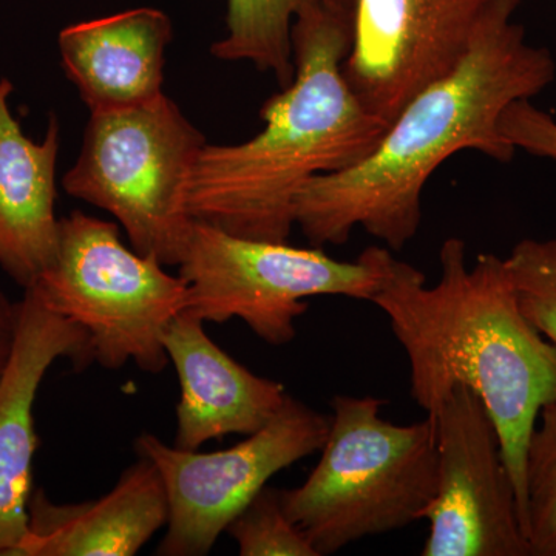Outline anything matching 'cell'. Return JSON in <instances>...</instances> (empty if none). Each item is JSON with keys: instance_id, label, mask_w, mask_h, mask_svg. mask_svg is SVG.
Here are the masks:
<instances>
[{"instance_id": "obj_1", "label": "cell", "mask_w": 556, "mask_h": 556, "mask_svg": "<svg viewBox=\"0 0 556 556\" xmlns=\"http://www.w3.org/2000/svg\"><path fill=\"white\" fill-rule=\"evenodd\" d=\"M521 0L497 9L448 75L416 93L356 166L317 175L295 201V225L313 247L345 244L361 226L393 251L415 239L428 179L450 156L473 149L510 163L500 118L555 79L551 51L530 46L511 21Z\"/></svg>"}, {"instance_id": "obj_2", "label": "cell", "mask_w": 556, "mask_h": 556, "mask_svg": "<svg viewBox=\"0 0 556 556\" xmlns=\"http://www.w3.org/2000/svg\"><path fill=\"white\" fill-rule=\"evenodd\" d=\"M439 263L441 277L428 288L419 269L393 258L372 303L407 353L409 393L431 424L457 386L484 402L525 530L527 444L541 408L556 399V348L519 309L506 260L479 254L468 268L466 243L453 237Z\"/></svg>"}, {"instance_id": "obj_3", "label": "cell", "mask_w": 556, "mask_h": 556, "mask_svg": "<svg viewBox=\"0 0 556 556\" xmlns=\"http://www.w3.org/2000/svg\"><path fill=\"white\" fill-rule=\"evenodd\" d=\"M353 3L303 10L292 24L294 79L260 109L265 127L240 144H206L190 179L193 222L243 237L288 241L295 201L317 175L356 166L386 134L343 76Z\"/></svg>"}, {"instance_id": "obj_4", "label": "cell", "mask_w": 556, "mask_h": 556, "mask_svg": "<svg viewBox=\"0 0 556 556\" xmlns=\"http://www.w3.org/2000/svg\"><path fill=\"white\" fill-rule=\"evenodd\" d=\"M386 404L332 399L320 460L302 485L281 489L285 511L320 556L419 521L437 495L433 424L388 422L380 417Z\"/></svg>"}, {"instance_id": "obj_5", "label": "cell", "mask_w": 556, "mask_h": 556, "mask_svg": "<svg viewBox=\"0 0 556 556\" xmlns=\"http://www.w3.org/2000/svg\"><path fill=\"white\" fill-rule=\"evenodd\" d=\"M206 144L166 94L135 108L94 112L62 188L110 212L139 254L178 266L193 223L190 179Z\"/></svg>"}, {"instance_id": "obj_6", "label": "cell", "mask_w": 556, "mask_h": 556, "mask_svg": "<svg viewBox=\"0 0 556 556\" xmlns=\"http://www.w3.org/2000/svg\"><path fill=\"white\" fill-rule=\"evenodd\" d=\"M393 258L388 249L371 247L356 262H340L321 248L243 239L193 222L178 276L188 287L186 313L204 324L241 318L255 336L278 346L298 336L295 320L309 308L305 299L372 302Z\"/></svg>"}, {"instance_id": "obj_7", "label": "cell", "mask_w": 556, "mask_h": 556, "mask_svg": "<svg viewBox=\"0 0 556 556\" xmlns=\"http://www.w3.org/2000/svg\"><path fill=\"white\" fill-rule=\"evenodd\" d=\"M27 289L86 329L101 367L135 362L152 375L169 364L163 331L185 311L188 294L186 281L159 258L124 247L118 225L80 211L61 219L56 257Z\"/></svg>"}, {"instance_id": "obj_8", "label": "cell", "mask_w": 556, "mask_h": 556, "mask_svg": "<svg viewBox=\"0 0 556 556\" xmlns=\"http://www.w3.org/2000/svg\"><path fill=\"white\" fill-rule=\"evenodd\" d=\"M328 431L327 416L288 394L265 427L219 452L169 447L150 433L135 439V452L159 468L169 500L156 554L207 555L274 475L320 452Z\"/></svg>"}, {"instance_id": "obj_9", "label": "cell", "mask_w": 556, "mask_h": 556, "mask_svg": "<svg viewBox=\"0 0 556 556\" xmlns=\"http://www.w3.org/2000/svg\"><path fill=\"white\" fill-rule=\"evenodd\" d=\"M438 490L422 556H532L500 434L484 402L453 388L433 420Z\"/></svg>"}, {"instance_id": "obj_10", "label": "cell", "mask_w": 556, "mask_h": 556, "mask_svg": "<svg viewBox=\"0 0 556 556\" xmlns=\"http://www.w3.org/2000/svg\"><path fill=\"white\" fill-rule=\"evenodd\" d=\"M514 0H353L343 76L391 124L416 93L448 75L485 21Z\"/></svg>"}, {"instance_id": "obj_11", "label": "cell", "mask_w": 556, "mask_h": 556, "mask_svg": "<svg viewBox=\"0 0 556 556\" xmlns=\"http://www.w3.org/2000/svg\"><path fill=\"white\" fill-rule=\"evenodd\" d=\"M60 358L79 369L93 364L89 334L24 289L16 345L0 382V556H13L27 535L39 442L35 402L47 371Z\"/></svg>"}, {"instance_id": "obj_12", "label": "cell", "mask_w": 556, "mask_h": 556, "mask_svg": "<svg viewBox=\"0 0 556 556\" xmlns=\"http://www.w3.org/2000/svg\"><path fill=\"white\" fill-rule=\"evenodd\" d=\"M163 345L177 369L175 447L199 450L228 434L249 437L266 426L287 401L277 380L233 361L204 331V321L182 311L164 328Z\"/></svg>"}, {"instance_id": "obj_13", "label": "cell", "mask_w": 556, "mask_h": 556, "mask_svg": "<svg viewBox=\"0 0 556 556\" xmlns=\"http://www.w3.org/2000/svg\"><path fill=\"white\" fill-rule=\"evenodd\" d=\"M167 519L169 500L159 468L138 456L98 500L58 504L35 490L27 535L13 556H134Z\"/></svg>"}, {"instance_id": "obj_14", "label": "cell", "mask_w": 556, "mask_h": 556, "mask_svg": "<svg viewBox=\"0 0 556 556\" xmlns=\"http://www.w3.org/2000/svg\"><path fill=\"white\" fill-rule=\"evenodd\" d=\"M14 86L0 79V268L22 288L36 283L56 257L60 123L50 116L42 141L22 130L11 110Z\"/></svg>"}, {"instance_id": "obj_15", "label": "cell", "mask_w": 556, "mask_h": 556, "mask_svg": "<svg viewBox=\"0 0 556 556\" xmlns=\"http://www.w3.org/2000/svg\"><path fill=\"white\" fill-rule=\"evenodd\" d=\"M174 30L164 11L135 9L68 25L62 68L91 113L135 108L163 94L164 51Z\"/></svg>"}, {"instance_id": "obj_16", "label": "cell", "mask_w": 556, "mask_h": 556, "mask_svg": "<svg viewBox=\"0 0 556 556\" xmlns=\"http://www.w3.org/2000/svg\"><path fill=\"white\" fill-rule=\"evenodd\" d=\"M353 0H228V35L212 46L222 61H249L270 72L281 89L294 79L292 24L303 10Z\"/></svg>"}, {"instance_id": "obj_17", "label": "cell", "mask_w": 556, "mask_h": 556, "mask_svg": "<svg viewBox=\"0 0 556 556\" xmlns=\"http://www.w3.org/2000/svg\"><path fill=\"white\" fill-rule=\"evenodd\" d=\"M525 533L532 556H556V399L541 408L527 444Z\"/></svg>"}, {"instance_id": "obj_18", "label": "cell", "mask_w": 556, "mask_h": 556, "mask_svg": "<svg viewBox=\"0 0 556 556\" xmlns=\"http://www.w3.org/2000/svg\"><path fill=\"white\" fill-rule=\"evenodd\" d=\"M226 532L241 556H320L285 511L281 489L265 485L232 519Z\"/></svg>"}, {"instance_id": "obj_19", "label": "cell", "mask_w": 556, "mask_h": 556, "mask_svg": "<svg viewBox=\"0 0 556 556\" xmlns=\"http://www.w3.org/2000/svg\"><path fill=\"white\" fill-rule=\"evenodd\" d=\"M504 260L519 309L556 348V240L519 241Z\"/></svg>"}, {"instance_id": "obj_20", "label": "cell", "mask_w": 556, "mask_h": 556, "mask_svg": "<svg viewBox=\"0 0 556 556\" xmlns=\"http://www.w3.org/2000/svg\"><path fill=\"white\" fill-rule=\"evenodd\" d=\"M500 131L515 149L556 160V121L530 100L511 102L504 110Z\"/></svg>"}, {"instance_id": "obj_21", "label": "cell", "mask_w": 556, "mask_h": 556, "mask_svg": "<svg viewBox=\"0 0 556 556\" xmlns=\"http://www.w3.org/2000/svg\"><path fill=\"white\" fill-rule=\"evenodd\" d=\"M20 325V302L13 303L0 291V382L13 357Z\"/></svg>"}]
</instances>
